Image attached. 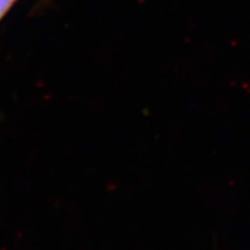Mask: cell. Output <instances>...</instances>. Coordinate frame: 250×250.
<instances>
[{
    "label": "cell",
    "instance_id": "1",
    "mask_svg": "<svg viewBox=\"0 0 250 250\" xmlns=\"http://www.w3.org/2000/svg\"><path fill=\"white\" fill-rule=\"evenodd\" d=\"M13 0H0V17L9 9Z\"/></svg>",
    "mask_w": 250,
    "mask_h": 250
}]
</instances>
